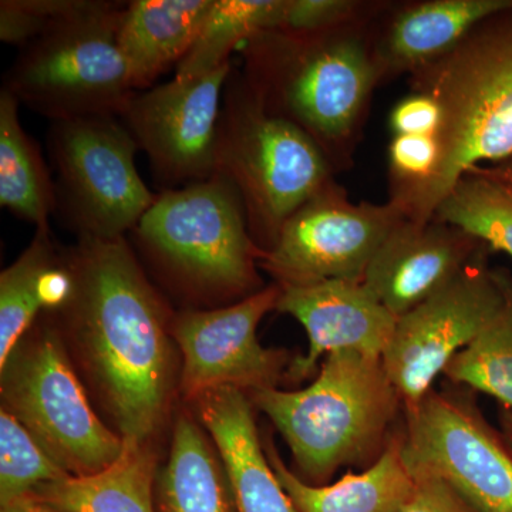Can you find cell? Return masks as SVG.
<instances>
[{
	"instance_id": "7c38bea8",
	"label": "cell",
	"mask_w": 512,
	"mask_h": 512,
	"mask_svg": "<svg viewBox=\"0 0 512 512\" xmlns=\"http://www.w3.org/2000/svg\"><path fill=\"white\" fill-rule=\"evenodd\" d=\"M503 303L500 272L470 264L397 319L382 362L404 412L419 406L448 363L483 332Z\"/></svg>"
},
{
	"instance_id": "277c9868",
	"label": "cell",
	"mask_w": 512,
	"mask_h": 512,
	"mask_svg": "<svg viewBox=\"0 0 512 512\" xmlns=\"http://www.w3.org/2000/svg\"><path fill=\"white\" fill-rule=\"evenodd\" d=\"M249 394L315 485L328 481L339 468L375 463L392 439L390 429L403 407L382 357L355 350L326 356L305 389L268 387Z\"/></svg>"
},
{
	"instance_id": "e575fe53",
	"label": "cell",
	"mask_w": 512,
	"mask_h": 512,
	"mask_svg": "<svg viewBox=\"0 0 512 512\" xmlns=\"http://www.w3.org/2000/svg\"><path fill=\"white\" fill-rule=\"evenodd\" d=\"M476 170L478 173L512 187V157L501 161V163L488 165V167H476Z\"/></svg>"
},
{
	"instance_id": "5b68a950",
	"label": "cell",
	"mask_w": 512,
	"mask_h": 512,
	"mask_svg": "<svg viewBox=\"0 0 512 512\" xmlns=\"http://www.w3.org/2000/svg\"><path fill=\"white\" fill-rule=\"evenodd\" d=\"M241 52L242 76L262 107L301 127L325 153L348 137L380 73L365 43L342 28L272 30Z\"/></svg>"
},
{
	"instance_id": "9c48e42d",
	"label": "cell",
	"mask_w": 512,
	"mask_h": 512,
	"mask_svg": "<svg viewBox=\"0 0 512 512\" xmlns=\"http://www.w3.org/2000/svg\"><path fill=\"white\" fill-rule=\"evenodd\" d=\"M57 211L77 238L127 237L156 201L137 171L138 146L119 117L52 121Z\"/></svg>"
},
{
	"instance_id": "4fadbf2b",
	"label": "cell",
	"mask_w": 512,
	"mask_h": 512,
	"mask_svg": "<svg viewBox=\"0 0 512 512\" xmlns=\"http://www.w3.org/2000/svg\"><path fill=\"white\" fill-rule=\"evenodd\" d=\"M232 63L192 79L137 92L119 119L150 161L164 190L185 187L215 175L218 127Z\"/></svg>"
},
{
	"instance_id": "4dcf8cb0",
	"label": "cell",
	"mask_w": 512,
	"mask_h": 512,
	"mask_svg": "<svg viewBox=\"0 0 512 512\" xmlns=\"http://www.w3.org/2000/svg\"><path fill=\"white\" fill-rule=\"evenodd\" d=\"M359 3L348 0H284L281 26L292 33H319L343 28Z\"/></svg>"
},
{
	"instance_id": "4316f807",
	"label": "cell",
	"mask_w": 512,
	"mask_h": 512,
	"mask_svg": "<svg viewBox=\"0 0 512 512\" xmlns=\"http://www.w3.org/2000/svg\"><path fill=\"white\" fill-rule=\"evenodd\" d=\"M436 220L453 225L512 258V187L476 168L468 171L437 208Z\"/></svg>"
},
{
	"instance_id": "83f0119b",
	"label": "cell",
	"mask_w": 512,
	"mask_h": 512,
	"mask_svg": "<svg viewBox=\"0 0 512 512\" xmlns=\"http://www.w3.org/2000/svg\"><path fill=\"white\" fill-rule=\"evenodd\" d=\"M70 474L13 414L0 412V504L32 494L40 485Z\"/></svg>"
},
{
	"instance_id": "f546056e",
	"label": "cell",
	"mask_w": 512,
	"mask_h": 512,
	"mask_svg": "<svg viewBox=\"0 0 512 512\" xmlns=\"http://www.w3.org/2000/svg\"><path fill=\"white\" fill-rule=\"evenodd\" d=\"M76 5V0H2L0 40L25 47Z\"/></svg>"
},
{
	"instance_id": "d6a6232c",
	"label": "cell",
	"mask_w": 512,
	"mask_h": 512,
	"mask_svg": "<svg viewBox=\"0 0 512 512\" xmlns=\"http://www.w3.org/2000/svg\"><path fill=\"white\" fill-rule=\"evenodd\" d=\"M416 493L400 512H476L448 485L427 474L414 473Z\"/></svg>"
},
{
	"instance_id": "ac0fdd59",
	"label": "cell",
	"mask_w": 512,
	"mask_h": 512,
	"mask_svg": "<svg viewBox=\"0 0 512 512\" xmlns=\"http://www.w3.org/2000/svg\"><path fill=\"white\" fill-rule=\"evenodd\" d=\"M215 0H133L121 12L117 43L136 92L150 89L190 53Z\"/></svg>"
},
{
	"instance_id": "d4e9b609",
	"label": "cell",
	"mask_w": 512,
	"mask_h": 512,
	"mask_svg": "<svg viewBox=\"0 0 512 512\" xmlns=\"http://www.w3.org/2000/svg\"><path fill=\"white\" fill-rule=\"evenodd\" d=\"M284 0H215L200 36L183 62L178 79L204 76L231 63L229 55L248 40L281 26Z\"/></svg>"
},
{
	"instance_id": "484cf974",
	"label": "cell",
	"mask_w": 512,
	"mask_h": 512,
	"mask_svg": "<svg viewBox=\"0 0 512 512\" xmlns=\"http://www.w3.org/2000/svg\"><path fill=\"white\" fill-rule=\"evenodd\" d=\"M504 303L466 349L453 357L444 376L451 383L488 394L512 409V276L501 274Z\"/></svg>"
},
{
	"instance_id": "d590c367",
	"label": "cell",
	"mask_w": 512,
	"mask_h": 512,
	"mask_svg": "<svg viewBox=\"0 0 512 512\" xmlns=\"http://www.w3.org/2000/svg\"><path fill=\"white\" fill-rule=\"evenodd\" d=\"M498 414H500L501 434L512 451V409L501 406Z\"/></svg>"
},
{
	"instance_id": "30bf717a",
	"label": "cell",
	"mask_w": 512,
	"mask_h": 512,
	"mask_svg": "<svg viewBox=\"0 0 512 512\" xmlns=\"http://www.w3.org/2000/svg\"><path fill=\"white\" fill-rule=\"evenodd\" d=\"M404 413L402 451L413 473L443 481L476 512H512V451L473 397L433 389Z\"/></svg>"
},
{
	"instance_id": "44dd1931",
	"label": "cell",
	"mask_w": 512,
	"mask_h": 512,
	"mask_svg": "<svg viewBox=\"0 0 512 512\" xmlns=\"http://www.w3.org/2000/svg\"><path fill=\"white\" fill-rule=\"evenodd\" d=\"M510 8L512 0H431L410 6L387 30L380 72L386 67L413 73L447 55L485 19Z\"/></svg>"
},
{
	"instance_id": "5bb4252c",
	"label": "cell",
	"mask_w": 512,
	"mask_h": 512,
	"mask_svg": "<svg viewBox=\"0 0 512 512\" xmlns=\"http://www.w3.org/2000/svg\"><path fill=\"white\" fill-rule=\"evenodd\" d=\"M281 288L266 286L242 301L174 313L171 333L183 355L181 390L188 400L218 387L245 393L276 387L292 360L259 343V322L276 311Z\"/></svg>"
},
{
	"instance_id": "8992f818",
	"label": "cell",
	"mask_w": 512,
	"mask_h": 512,
	"mask_svg": "<svg viewBox=\"0 0 512 512\" xmlns=\"http://www.w3.org/2000/svg\"><path fill=\"white\" fill-rule=\"evenodd\" d=\"M215 174L234 185L256 247L274 245L286 220L330 181L328 156L301 127L269 114L232 67L217 138Z\"/></svg>"
},
{
	"instance_id": "8fae6325",
	"label": "cell",
	"mask_w": 512,
	"mask_h": 512,
	"mask_svg": "<svg viewBox=\"0 0 512 512\" xmlns=\"http://www.w3.org/2000/svg\"><path fill=\"white\" fill-rule=\"evenodd\" d=\"M407 218L403 202L353 204L329 181L286 220L258 261L278 285L363 282L390 232Z\"/></svg>"
},
{
	"instance_id": "2e32d148",
	"label": "cell",
	"mask_w": 512,
	"mask_h": 512,
	"mask_svg": "<svg viewBox=\"0 0 512 512\" xmlns=\"http://www.w3.org/2000/svg\"><path fill=\"white\" fill-rule=\"evenodd\" d=\"M480 244L436 218H404L373 256L363 284L399 319L463 272Z\"/></svg>"
},
{
	"instance_id": "6da1fadb",
	"label": "cell",
	"mask_w": 512,
	"mask_h": 512,
	"mask_svg": "<svg viewBox=\"0 0 512 512\" xmlns=\"http://www.w3.org/2000/svg\"><path fill=\"white\" fill-rule=\"evenodd\" d=\"M64 259L72 293L59 312L124 440L148 443L170 407V311L127 237L77 238Z\"/></svg>"
},
{
	"instance_id": "ba28073f",
	"label": "cell",
	"mask_w": 512,
	"mask_h": 512,
	"mask_svg": "<svg viewBox=\"0 0 512 512\" xmlns=\"http://www.w3.org/2000/svg\"><path fill=\"white\" fill-rule=\"evenodd\" d=\"M2 372V409L74 477L116 463L124 439L94 413L53 323L32 326Z\"/></svg>"
},
{
	"instance_id": "d6986e66",
	"label": "cell",
	"mask_w": 512,
	"mask_h": 512,
	"mask_svg": "<svg viewBox=\"0 0 512 512\" xmlns=\"http://www.w3.org/2000/svg\"><path fill=\"white\" fill-rule=\"evenodd\" d=\"M265 451L299 512H400L416 493L417 478L403 456L402 434L392 437L365 471L346 474L332 485L306 483L285 466L272 444Z\"/></svg>"
},
{
	"instance_id": "1f68e13d",
	"label": "cell",
	"mask_w": 512,
	"mask_h": 512,
	"mask_svg": "<svg viewBox=\"0 0 512 512\" xmlns=\"http://www.w3.org/2000/svg\"><path fill=\"white\" fill-rule=\"evenodd\" d=\"M393 136L402 134H437L443 126V110L430 94L416 92L404 97L393 107L389 119Z\"/></svg>"
},
{
	"instance_id": "603a6c76",
	"label": "cell",
	"mask_w": 512,
	"mask_h": 512,
	"mask_svg": "<svg viewBox=\"0 0 512 512\" xmlns=\"http://www.w3.org/2000/svg\"><path fill=\"white\" fill-rule=\"evenodd\" d=\"M19 101L0 90V205L37 228L56 214V185L35 140L19 117Z\"/></svg>"
},
{
	"instance_id": "52a82bcc",
	"label": "cell",
	"mask_w": 512,
	"mask_h": 512,
	"mask_svg": "<svg viewBox=\"0 0 512 512\" xmlns=\"http://www.w3.org/2000/svg\"><path fill=\"white\" fill-rule=\"evenodd\" d=\"M126 2L76 0L22 47L3 89L50 121L119 117L136 89L117 43Z\"/></svg>"
},
{
	"instance_id": "7a4b0ae2",
	"label": "cell",
	"mask_w": 512,
	"mask_h": 512,
	"mask_svg": "<svg viewBox=\"0 0 512 512\" xmlns=\"http://www.w3.org/2000/svg\"><path fill=\"white\" fill-rule=\"evenodd\" d=\"M413 76L416 92L430 94L443 110L441 161L429 183L394 198L409 220L429 222L468 171L512 157V8L485 19Z\"/></svg>"
},
{
	"instance_id": "836d02e7",
	"label": "cell",
	"mask_w": 512,
	"mask_h": 512,
	"mask_svg": "<svg viewBox=\"0 0 512 512\" xmlns=\"http://www.w3.org/2000/svg\"><path fill=\"white\" fill-rule=\"evenodd\" d=\"M0 512H62L56 508L50 507L49 504L37 500L33 495H26V497L19 498L8 505H3Z\"/></svg>"
},
{
	"instance_id": "e0dca14e",
	"label": "cell",
	"mask_w": 512,
	"mask_h": 512,
	"mask_svg": "<svg viewBox=\"0 0 512 512\" xmlns=\"http://www.w3.org/2000/svg\"><path fill=\"white\" fill-rule=\"evenodd\" d=\"M192 402L220 454L235 511L299 512L261 446L254 404L247 394L234 387H218Z\"/></svg>"
},
{
	"instance_id": "ffe728a7",
	"label": "cell",
	"mask_w": 512,
	"mask_h": 512,
	"mask_svg": "<svg viewBox=\"0 0 512 512\" xmlns=\"http://www.w3.org/2000/svg\"><path fill=\"white\" fill-rule=\"evenodd\" d=\"M72 275L50 227L37 228L29 247L0 275V367L42 311L62 308L72 293Z\"/></svg>"
},
{
	"instance_id": "cb8c5ba5",
	"label": "cell",
	"mask_w": 512,
	"mask_h": 512,
	"mask_svg": "<svg viewBox=\"0 0 512 512\" xmlns=\"http://www.w3.org/2000/svg\"><path fill=\"white\" fill-rule=\"evenodd\" d=\"M160 512H232L227 474L190 417L175 423L170 457L158 478Z\"/></svg>"
},
{
	"instance_id": "f1b7e54d",
	"label": "cell",
	"mask_w": 512,
	"mask_h": 512,
	"mask_svg": "<svg viewBox=\"0 0 512 512\" xmlns=\"http://www.w3.org/2000/svg\"><path fill=\"white\" fill-rule=\"evenodd\" d=\"M441 144L437 134L393 136L389 146L390 170L402 185L396 197L429 183L439 170Z\"/></svg>"
},
{
	"instance_id": "7402d4cb",
	"label": "cell",
	"mask_w": 512,
	"mask_h": 512,
	"mask_svg": "<svg viewBox=\"0 0 512 512\" xmlns=\"http://www.w3.org/2000/svg\"><path fill=\"white\" fill-rule=\"evenodd\" d=\"M154 474L148 443L124 440L119 460L100 473L62 478L30 495L62 512H154Z\"/></svg>"
},
{
	"instance_id": "3957f363",
	"label": "cell",
	"mask_w": 512,
	"mask_h": 512,
	"mask_svg": "<svg viewBox=\"0 0 512 512\" xmlns=\"http://www.w3.org/2000/svg\"><path fill=\"white\" fill-rule=\"evenodd\" d=\"M131 234L161 282L191 309L221 308L262 289L261 249L238 191L221 175L158 192Z\"/></svg>"
},
{
	"instance_id": "9a60e30c",
	"label": "cell",
	"mask_w": 512,
	"mask_h": 512,
	"mask_svg": "<svg viewBox=\"0 0 512 512\" xmlns=\"http://www.w3.org/2000/svg\"><path fill=\"white\" fill-rule=\"evenodd\" d=\"M276 311L298 320L308 333L306 355L292 359L286 377L293 383L318 375L320 360L340 350L382 357L396 330L397 318L363 282L325 281L279 285Z\"/></svg>"
}]
</instances>
